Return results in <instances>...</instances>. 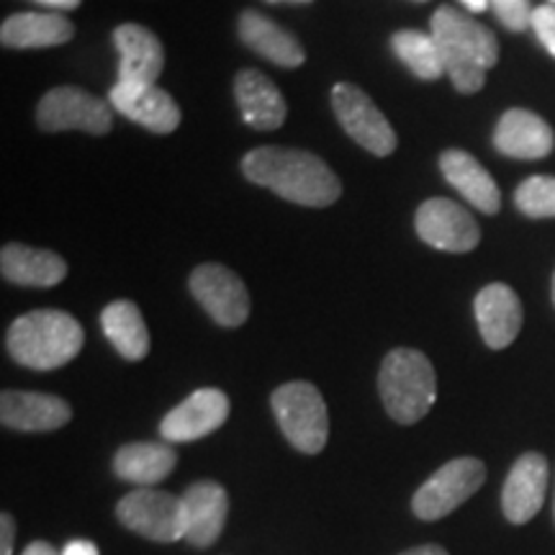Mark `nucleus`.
Here are the masks:
<instances>
[{
  "label": "nucleus",
  "mask_w": 555,
  "mask_h": 555,
  "mask_svg": "<svg viewBox=\"0 0 555 555\" xmlns=\"http://www.w3.org/2000/svg\"><path fill=\"white\" fill-rule=\"evenodd\" d=\"M440 170L448 183L478 211L496 214L502 208V191L474 155L463 150H446L440 155Z\"/></svg>",
  "instance_id": "4be33fe9"
},
{
  "label": "nucleus",
  "mask_w": 555,
  "mask_h": 555,
  "mask_svg": "<svg viewBox=\"0 0 555 555\" xmlns=\"http://www.w3.org/2000/svg\"><path fill=\"white\" fill-rule=\"evenodd\" d=\"M234 99L242 111V119L258 131H275L286 124V101L268 75L258 69H242L234 78Z\"/></svg>",
  "instance_id": "6ab92c4d"
},
{
  "label": "nucleus",
  "mask_w": 555,
  "mask_h": 555,
  "mask_svg": "<svg viewBox=\"0 0 555 555\" xmlns=\"http://www.w3.org/2000/svg\"><path fill=\"white\" fill-rule=\"evenodd\" d=\"M108 101L75 86L54 88L41 95L37 124L41 131H86L103 137L114 127V111Z\"/></svg>",
  "instance_id": "0eeeda50"
},
{
  "label": "nucleus",
  "mask_w": 555,
  "mask_h": 555,
  "mask_svg": "<svg viewBox=\"0 0 555 555\" xmlns=\"http://www.w3.org/2000/svg\"><path fill=\"white\" fill-rule=\"evenodd\" d=\"M178 463V453L165 442H129L114 455V470L124 481L137 483L139 489L165 481Z\"/></svg>",
  "instance_id": "393cba45"
},
{
  "label": "nucleus",
  "mask_w": 555,
  "mask_h": 555,
  "mask_svg": "<svg viewBox=\"0 0 555 555\" xmlns=\"http://www.w3.org/2000/svg\"><path fill=\"white\" fill-rule=\"evenodd\" d=\"M547 491V461L540 453L517 457L502 489V509L512 525H525L543 509Z\"/></svg>",
  "instance_id": "4468645a"
},
{
  "label": "nucleus",
  "mask_w": 555,
  "mask_h": 555,
  "mask_svg": "<svg viewBox=\"0 0 555 555\" xmlns=\"http://www.w3.org/2000/svg\"><path fill=\"white\" fill-rule=\"evenodd\" d=\"M270 401L291 446L307 455L322 453L330 440V414L319 388L309 380H291L275 388Z\"/></svg>",
  "instance_id": "39448f33"
},
{
  "label": "nucleus",
  "mask_w": 555,
  "mask_h": 555,
  "mask_svg": "<svg viewBox=\"0 0 555 555\" xmlns=\"http://www.w3.org/2000/svg\"><path fill=\"white\" fill-rule=\"evenodd\" d=\"M532 31H535V37L545 47L547 54L555 57V5L545 3L532 11Z\"/></svg>",
  "instance_id": "c756f323"
},
{
  "label": "nucleus",
  "mask_w": 555,
  "mask_h": 555,
  "mask_svg": "<svg viewBox=\"0 0 555 555\" xmlns=\"http://www.w3.org/2000/svg\"><path fill=\"white\" fill-rule=\"evenodd\" d=\"M242 44L278 67H301L307 62L301 41L258 11H245L237 24Z\"/></svg>",
  "instance_id": "412c9836"
},
{
  "label": "nucleus",
  "mask_w": 555,
  "mask_h": 555,
  "mask_svg": "<svg viewBox=\"0 0 555 555\" xmlns=\"http://www.w3.org/2000/svg\"><path fill=\"white\" fill-rule=\"evenodd\" d=\"M474 311L478 332L491 350L509 347L522 330V304L515 291L504 283H491L478 291Z\"/></svg>",
  "instance_id": "dca6fc26"
},
{
  "label": "nucleus",
  "mask_w": 555,
  "mask_h": 555,
  "mask_svg": "<svg viewBox=\"0 0 555 555\" xmlns=\"http://www.w3.org/2000/svg\"><path fill=\"white\" fill-rule=\"evenodd\" d=\"M242 172L249 183L278 193L291 204L324 208L343 193V183L322 157L307 150L258 147L242 159Z\"/></svg>",
  "instance_id": "f257e3e1"
},
{
  "label": "nucleus",
  "mask_w": 555,
  "mask_h": 555,
  "mask_svg": "<svg viewBox=\"0 0 555 555\" xmlns=\"http://www.w3.org/2000/svg\"><path fill=\"white\" fill-rule=\"evenodd\" d=\"M116 517L127 530L155 540V543H176L185 540L183 499L168 491L137 489L116 504Z\"/></svg>",
  "instance_id": "6e6552de"
},
{
  "label": "nucleus",
  "mask_w": 555,
  "mask_h": 555,
  "mask_svg": "<svg viewBox=\"0 0 555 555\" xmlns=\"http://www.w3.org/2000/svg\"><path fill=\"white\" fill-rule=\"evenodd\" d=\"M391 50L409 69H412L414 78L437 80L446 75L440 47H437L433 34L414 31V29L397 31L391 37Z\"/></svg>",
  "instance_id": "bb28decb"
},
{
  "label": "nucleus",
  "mask_w": 555,
  "mask_h": 555,
  "mask_svg": "<svg viewBox=\"0 0 555 555\" xmlns=\"http://www.w3.org/2000/svg\"><path fill=\"white\" fill-rule=\"evenodd\" d=\"M108 103L129 121L155 131V134H172L180 127V106L157 82L119 80L111 88Z\"/></svg>",
  "instance_id": "f8f14e48"
},
{
  "label": "nucleus",
  "mask_w": 555,
  "mask_h": 555,
  "mask_svg": "<svg viewBox=\"0 0 555 555\" xmlns=\"http://www.w3.org/2000/svg\"><path fill=\"white\" fill-rule=\"evenodd\" d=\"M114 44L121 54L119 80L157 82L165 67V50L155 31L139 24H124L114 31Z\"/></svg>",
  "instance_id": "aec40b11"
},
{
  "label": "nucleus",
  "mask_w": 555,
  "mask_h": 555,
  "mask_svg": "<svg viewBox=\"0 0 555 555\" xmlns=\"http://www.w3.org/2000/svg\"><path fill=\"white\" fill-rule=\"evenodd\" d=\"M191 294L219 327H242L249 317V294L237 273L204 262L191 273Z\"/></svg>",
  "instance_id": "9d476101"
},
{
  "label": "nucleus",
  "mask_w": 555,
  "mask_h": 555,
  "mask_svg": "<svg viewBox=\"0 0 555 555\" xmlns=\"http://www.w3.org/2000/svg\"><path fill=\"white\" fill-rule=\"evenodd\" d=\"M553 304H555V273H553Z\"/></svg>",
  "instance_id": "4c0bfd02"
},
{
  "label": "nucleus",
  "mask_w": 555,
  "mask_h": 555,
  "mask_svg": "<svg viewBox=\"0 0 555 555\" xmlns=\"http://www.w3.org/2000/svg\"><path fill=\"white\" fill-rule=\"evenodd\" d=\"M24 555H62L57 547L44 543V540H37V543H29V547H26Z\"/></svg>",
  "instance_id": "72a5a7b5"
},
{
  "label": "nucleus",
  "mask_w": 555,
  "mask_h": 555,
  "mask_svg": "<svg viewBox=\"0 0 555 555\" xmlns=\"http://www.w3.org/2000/svg\"><path fill=\"white\" fill-rule=\"evenodd\" d=\"M101 327L121 358L142 360L150 352V332L134 301L119 298L101 311Z\"/></svg>",
  "instance_id": "a878e982"
},
{
  "label": "nucleus",
  "mask_w": 555,
  "mask_h": 555,
  "mask_svg": "<svg viewBox=\"0 0 555 555\" xmlns=\"http://www.w3.org/2000/svg\"><path fill=\"white\" fill-rule=\"evenodd\" d=\"M75 37V26L65 13H13L0 26V41L9 50H47Z\"/></svg>",
  "instance_id": "b1692460"
},
{
  "label": "nucleus",
  "mask_w": 555,
  "mask_h": 555,
  "mask_svg": "<svg viewBox=\"0 0 555 555\" xmlns=\"http://www.w3.org/2000/svg\"><path fill=\"white\" fill-rule=\"evenodd\" d=\"M229 416V397L219 388H198L159 422L165 442H193L217 433Z\"/></svg>",
  "instance_id": "ddd939ff"
},
{
  "label": "nucleus",
  "mask_w": 555,
  "mask_h": 555,
  "mask_svg": "<svg viewBox=\"0 0 555 555\" xmlns=\"http://www.w3.org/2000/svg\"><path fill=\"white\" fill-rule=\"evenodd\" d=\"M399 555H448V551L440 545H420V547H409V551Z\"/></svg>",
  "instance_id": "f704fd0d"
},
{
  "label": "nucleus",
  "mask_w": 555,
  "mask_h": 555,
  "mask_svg": "<svg viewBox=\"0 0 555 555\" xmlns=\"http://www.w3.org/2000/svg\"><path fill=\"white\" fill-rule=\"evenodd\" d=\"M547 5H555V0H547Z\"/></svg>",
  "instance_id": "ea45409f"
},
{
  "label": "nucleus",
  "mask_w": 555,
  "mask_h": 555,
  "mask_svg": "<svg viewBox=\"0 0 555 555\" xmlns=\"http://www.w3.org/2000/svg\"><path fill=\"white\" fill-rule=\"evenodd\" d=\"M73 420V409L65 399L37 391H3L0 422L18 433H52Z\"/></svg>",
  "instance_id": "2eb2a0df"
},
{
  "label": "nucleus",
  "mask_w": 555,
  "mask_h": 555,
  "mask_svg": "<svg viewBox=\"0 0 555 555\" xmlns=\"http://www.w3.org/2000/svg\"><path fill=\"white\" fill-rule=\"evenodd\" d=\"M37 3L47 5V9L60 13V11H75L82 3V0H37Z\"/></svg>",
  "instance_id": "473e14b6"
},
{
  "label": "nucleus",
  "mask_w": 555,
  "mask_h": 555,
  "mask_svg": "<svg viewBox=\"0 0 555 555\" xmlns=\"http://www.w3.org/2000/svg\"><path fill=\"white\" fill-rule=\"evenodd\" d=\"M0 273L9 283L31 288H52L65 281L67 262L52 249H39L29 245H11L3 247L0 253Z\"/></svg>",
  "instance_id": "5701e85b"
},
{
  "label": "nucleus",
  "mask_w": 555,
  "mask_h": 555,
  "mask_svg": "<svg viewBox=\"0 0 555 555\" xmlns=\"http://www.w3.org/2000/svg\"><path fill=\"white\" fill-rule=\"evenodd\" d=\"M491 11L499 18V24L509 31H525L532 29V5L530 0H489Z\"/></svg>",
  "instance_id": "c85d7f7f"
},
{
  "label": "nucleus",
  "mask_w": 555,
  "mask_h": 555,
  "mask_svg": "<svg viewBox=\"0 0 555 555\" xmlns=\"http://www.w3.org/2000/svg\"><path fill=\"white\" fill-rule=\"evenodd\" d=\"M486 481V466L478 457H455L437 468L412 499L414 515L425 522L448 517L463 502L481 489Z\"/></svg>",
  "instance_id": "423d86ee"
},
{
  "label": "nucleus",
  "mask_w": 555,
  "mask_h": 555,
  "mask_svg": "<svg viewBox=\"0 0 555 555\" xmlns=\"http://www.w3.org/2000/svg\"><path fill=\"white\" fill-rule=\"evenodd\" d=\"M62 555H99V547L90 543V540H73V543L65 545Z\"/></svg>",
  "instance_id": "2f4dec72"
},
{
  "label": "nucleus",
  "mask_w": 555,
  "mask_h": 555,
  "mask_svg": "<svg viewBox=\"0 0 555 555\" xmlns=\"http://www.w3.org/2000/svg\"><path fill=\"white\" fill-rule=\"evenodd\" d=\"M185 540L193 547H208L224 532L229 517V496L217 481H198L183 491Z\"/></svg>",
  "instance_id": "f3484780"
},
{
  "label": "nucleus",
  "mask_w": 555,
  "mask_h": 555,
  "mask_svg": "<svg viewBox=\"0 0 555 555\" xmlns=\"http://www.w3.org/2000/svg\"><path fill=\"white\" fill-rule=\"evenodd\" d=\"M515 204L530 219H555V176H532L519 185Z\"/></svg>",
  "instance_id": "cd10ccee"
},
{
  "label": "nucleus",
  "mask_w": 555,
  "mask_h": 555,
  "mask_svg": "<svg viewBox=\"0 0 555 555\" xmlns=\"http://www.w3.org/2000/svg\"><path fill=\"white\" fill-rule=\"evenodd\" d=\"M494 147L499 155L515 159H543L555 147L551 124L525 108H512L499 119L494 129Z\"/></svg>",
  "instance_id": "a211bd4d"
},
{
  "label": "nucleus",
  "mask_w": 555,
  "mask_h": 555,
  "mask_svg": "<svg viewBox=\"0 0 555 555\" xmlns=\"http://www.w3.org/2000/svg\"><path fill=\"white\" fill-rule=\"evenodd\" d=\"M416 234L442 253H470L481 242V229L463 206L450 198H429L416 208Z\"/></svg>",
  "instance_id": "9b49d317"
},
{
  "label": "nucleus",
  "mask_w": 555,
  "mask_h": 555,
  "mask_svg": "<svg viewBox=\"0 0 555 555\" xmlns=\"http://www.w3.org/2000/svg\"><path fill=\"white\" fill-rule=\"evenodd\" d=\"M13 540H16V522L9 512L0 515V555H13Z\"/></svg>",
  "instance_id": "7c9ffc66"
},
{
  "label": "nucleus",
  "mask_w": 555,
  "mask_h": 555,
  "mask_svg": "<svg viewBox=\"0 0 555 555\" xmlns=\"http://www.w3.org/2000/svg\"><path fill=\"white\" fill-rule=\"evenodd\" d=\"M378 391L386 412L399 425H414L429 414L437 399V376L425 352L397 347L380 365Z\"/></svg>",
  "instance_id": "20e7f679"
},
{
  "label": "nucleus",
  "mask_w": 555,
  "mask_h": 555,
  "mask_svg": "<svg viewBox=\"0 0 555 555\" xmlns=\"http://www.w3.org/2000/svg\"><path fill=\"white\" fill-rule=\"evenodd\" d=\"M86 332L73 314L60 309H37L18 317L9 330V352L31 371H54L78 358Z\"/></svg>",
  "instance_id": "7ed1b4c3"
},
{
  "label": "nucleus",
  "mask_w": 555,
  "mask_h": 555,
  "mask_svg": "<svg viewBox=\"0 0 555 555\" xmlns=\"http://www.w3.org/2000/svg\"><path fill=\"white\" fill-rule=\"evenodd\" d=\"M414 3H427V0H414Z\"/></svg>",
  "instance_id": "58836bf2"
},
{
  "label": "nucleus",
  "mask_w": 555,
  "mask_h": 555,
  "mask_svg": "<svg viewBox=\"0 0 555 555\" xmlns=\"http://www.w3.org/2000/svg\"><path fill=\"white\" fill-rule=\"evenodd\" d=\"M461 3L466 5L470 13H481L486 11V5H489V0H461Z\"/></svg>",
  "instance_id": "c9c22d12"
},
{
  "label": "nucleus",
  "mask_w": 555,
  "mask_h": 555,
  "mask_svg": "<svg viewBox=\"0 0 555 555\" xmlns=\"http://www.w3.org/2000/svg\"><path fill=\"white\" fill-rule=\"evenodd\" d=\"M429 34L440 47L446 75L457 93H478L486 86V73L499 62V41L494 34L468 13L450 5L435 11Z\"/></svg>",
  "instance_id": "f03ea898"
},
{
  "label": "nucleus",
  "mask_w": 555,
  "mask_h": 555,
  "mask_svg": "<svg viewBox=\"0 0 555 555\" xmlns=\"http://www.w3.org/2000/svg\"><path fill=\"white\" fill-rule=\"evenodd\" d=\"M332 108L347 137L371 155L386 157L397 150V131L363 88L339 82L332 88Z\"/></svg>",
  "instance_id": "1a4fd4ad"
},
{
  "label": "nucleus",
  "mask_w": 555,
  "mask_h": 555,
  "mask_svg": "<svg viewBox=\"0 0 555 555\" xmlns=\"http://www.w3.org/2000/svg\"><path fill=\"white\" fill-rule=\"evenodd\" d=\"M266 3H296V5H307L311 0H266Z\"/></svg>",
  "instance_id": "e433bc0d"
}]
</instances>
